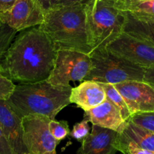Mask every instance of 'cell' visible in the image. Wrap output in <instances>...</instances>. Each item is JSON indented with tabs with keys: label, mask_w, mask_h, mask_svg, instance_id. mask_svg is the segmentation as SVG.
Segmentation results:
<instances>
[{
	"label": "cell",
	"mask_w": 154,
	"mask_h": 154,
	"mask_svg": "<svg viewBox=\"0 0 154 154\" xmlns=\"http://www.w3.org/2000/svg\"><path fill=\"white\" fill-rule=\"evenodd\" d=\"M109 51L142 68L154 66V45L122 32L107 47Z\"/></svg>",
	"instance_id": "8"
},
{
	"label": "cell",
	"mask_w": 154,
	"mask_h": 154,
	"mask_svg": "<svg viewBox=\"0 0 154 154\" xmlns=\"http://www.w3.org/2000/svg\"><path fill=\"white\" fill-rule=\"evenodd\" d=\"M88 123L87 120L83 119L81 122L75 123L69 132V136L79 142H82L90 134Z\"/></svg>",
	"instance_id": "23"
},
{
	"label": "cell",
	"mask_w": 154,
	"mask_h": 154,
	"mask_svg": "<svg viewBox=\"0 0 154 154\" xmlns=\"http://www.w3.org/2000/svg\"><path fill=\"white\" fill-rule=\"evenodd\" d=\"M84 119L92 125L120 132L126 122L122 119L119 110L107 100L98 106L84 111Z\"/></svg>",
	"instance_id": "14"
},
{
	"label": "cell",
	"mask_w": 154,
	"mask_h": 154,
	"mask_svg": "<svg viewBox=\"0 0 154 154\" xmlns=\"http://www.w3.org/2000/svg\"><path fill=\"white\" fill-rule=\"evenodd\" d=\"M100 84L105 92L106 100L110 102L112 105H114L119 110L122 119L125 122L128 121L131 117V114L127 107V105L125 104V100L116 90L114 85L110 84H103V83H100Z\"/></svg>",
	"instance_id": "17"
},
{
	"label": "cell",
	"mask_w": 154,
	"mask_h": 154,
	"mask_svg": "<svg viewBox=\"0 0 154 154\" xmlns=\"http://www.w3.org/2000/svg\"><path fill=\"white\" fill-rule=\"evenodd\" d=\"M36 1L37 2L45 14L51 9L57 7L59 3V0H36Z\"/></svg>",
	"instance_id": "26"
},
{
	"label": "cell",
	"mask_w": 154,
	"mask_h": 154,
	"mask_svg": "<svg viewBox=\"0 0 154 154\" xmlns=\"http://www.w3.org/2000/svg\"><path fill=\"white\" fill-rule=\"evenodd\" d=\"M72 87H59L47 81L16 85L7 103L19 117L44 116L54 120L62 109L70 104Z\"/></svg>",
	"instance_id": "3"
},
{
	"label": "cell",
	"mask_w": 154,
	"mask_h": 154,
	"mask_svg": "<svg viewBox=\"0 0 154 154\" xmlns=\"http://www.w3.org/2000/svg\"><path fill=\"white\" fill-rule=\"evenodd\" d=\"M48 128L52 136L59 143L60 142V141L65 139L68 135H69L70 132L68 123L65 120H61V121H56L55 120H50L48 123Z\"/></svg>",
	"instance_id": "20"
},
{
	"label": "cell",
	"mask_w": 154,
	"mask_h": 154,
	"mask_svg": "<svg viewBox=\"0 0 154 154\" xmlns=\"http://www.w3.org/2000/svg\"><path fill=\"white\" fill-rule=\"evenodd\" d=\"M0 154H14L0 126Z\"/></svg>",
	"instance_id": "25"
},
{
	"label": "cell",
	"mask_w": 154,
	"mask_h": 154,
	"mask_svg": "<svg viewBox=\"0 0 154 154\" xmlns=\"http://www.w3.org/2000/svg\"><path fill=\"white\" fill-rule=\"evenodd\" d=\"M18 32L6 24L0 26V60L8 49Z\"/></svg>",
	"instance_id": "19"
},
{
	"label": "cell",
	"mask_w": 154,
	"mask_h": 154,
	"mask_svg": "<svg viewBox=\"0 0 154 154\" xmlns=\"http://www.w3.org/2000/svg\"><path fill=\"white\" fill-rule=\"evenodd\" d=\"M118 6L124 11L132 14L154 17V0H139Z\"/></svg>",
	"instance_id": "18"
},
{
	"label": "cell",
	"mask_w": 154,
	"mask_h": 154,
	"mask_svg": "<svg viewBox=\"0 0 154 154\" xmlns=\"http://www.w3.org/2000/svg\"><path fill=\"white\" fill-rule=\"evenodd\" d=\"M129 120L142 129L154 132V111L134 114Z\"/></svg>",
	"instance_id": "21"
},
{
	"label": "cell",
	"mask_w": 154,
	"mask_h": 154,
	"mask_svg": "<svg viewBox=\"0 0 154 154\" xmlns=\"http://www.w3.org/2000/svg\"><path fill=\"white\" fill-rule=\"evenodd\" d=\"M57 53L40 26L24 29L0 60L2 73L21 84L46 81L54 69Z\"/></svg>",
	"instance_id": "1"
},
{
	"label": "cell",
	"mask_w": 154,
	"mask_h": 154,
	"mask_svg": "<svg viewBox=\"0 0 154 154\" xmlns=\"http://www.w3.org/2000/svg\"><path fill=\"white\" fill-rule=\"evenodd\" d=\"M1 14H2V13H0V26L2 25V24H3L2 23V19H1Z\"/></svg>",
	"instance_id": "31"
},
{
	"label": "cell",
	"mask_w": 154,
	"mask_h": 154,
	"mask_svg": "<svg viewBox=\"0 0 154 154\" xmlns=\"http://www.w3.org/2000/svg\"><path fill=\"white\" fill-rule=\"evenodd\" d=\"M15 85L11 80L5 76L0 67V100H7L14 90Z\"/></svg>",
	"instance_id": "24"
},
{
	"label": "cell",
	"mask_w": 154,
	"mask_h": 154,
	"mask_svg": "<svg viewBox=\"0 0 154 154\" xmlns=\"http://www.w3.org/2000/svg\"><path fill=\"white\" fill-rule=\"evenodd\" d=\"M119 135L140 148L154 152V132L142 129L130 120L125 123Z\"/></svg>",
	"instance_id": "16"
},
{
	"label": "cell",
	"mask_w": 154,
	"mask_h": 154,
	"mask_svg": "<svg viewBox=\"0 0 154 154\" xmlns=\"http://www.w3.org/2000/svg\"><path fill=\"white\" fill-rule=\"evenodd\" d=\"M123 32L154 45V17L125 12Z\"/></svg>",
	"instance_id": "15"
},
{
	"label": "cell",
	"mask_w": 154,
	"mask_h": 154,
	"mask_svg": "<svg viewBox=\"0 0 154 154\" xmlns=\"http://www.w3.org/2000/svg\"><path fill=\"white\" fill-rule=\"evenodd\" d=\"M92 0H59L57 7L72 5H87Z\"/></svg>",
	"instance_id": "27"
},
{
	"label": "cell",
	"mask_w": 154,
	"mask_h": 154,
	"mask_svg": "<svg viewBox=\"0 0 154 154\" xmlns=\"http://www.w3.org/2000/svg\"><path fill=\"white\" fill-rule=\"evenodd\" d=\"M24 154H30V153H24Z\"/></svg>",
	"instance_id": "32"
},
{
	"label": "cell",
	"mask_w": 154,
	"mask_h": 154,
	"mask_svg": "<svg viewBox=\"0 0 154 154\" xmlns=\"http://www.w3.org/2000/svg\"><path fill=\"white\" fill-rule=\"evenodd\" d=\"M42 29L51 39L57 51H79L90 55L86 5L56 7L45 14Z\"/></svg>",
	"instance_id": "2"
},
{
	"label": "cell",
	"mask_w": 154,
	"mask_h": 154,
	"mask_svg": "<svg viewBox=\"0 0 154 154\" xmlns=\"http://www.w3.org/2000/svg\"><path fill=\"white\" fill-rule=\"evenodd\" d=\"M0 126L14 153H27L22 119L14 112L6 100H0Z\"/></svg>",
	"instance_id": "11"
},
{
	"label": "cell",
	"mask_w": 154,
	"mask_h": 154,
	"mask_svg": "<svg viewBox=\"0 0 154 154\" xmlns=\"http://www.w3.org/2000/svg\"><path fill=\"white\" fill-rule=\"evenodd\" d=\"M117 150L123 154H154V152L143 150L132 143L127 141L118 135Z\"/></svg>",
	"instance_id": "22"
},
{
	"label": "cell",
	"mask_w": 154,
	"mask_h": 154,
	"mask_svg": "<svg viewBox=\"0 0 154 154\" xmlns=\"http://www.w3.org/2000/svg\"><path fill=\"white\" fill-rule=\"evenodd\" d=\"M106 100V95L100 83L84 81L79 86L72 87L69 102L75 104L84 111L98 106Z\"/></svg>",
	"instance_id": "13"
},
{
	"label": "cell",
	"mask_w": 154,
	"mask_h": 154,
	"mask_svg": "<svg viewBox=\"0 0 154 154\" xmlns=\"http://www.w3.org/2000/svg\"><path fill=\"white\" fill-rule=\"evenodd\" d=\"M50 119L44 116H27L22 119L24 141L30 154H57L58 141L49 131Z\"/></svg>",
	"instance_id": "7"
},
{
	"label": "cell",
	"mask_w": 154,
	"mask_h": 154,
	"mask_svg": "<svg viewBox=\"0 0 154 154\" xmlns=\"http://www.w3.org/2000/svg\"><path fill=\"white\" fill-rule=\"evenodd\" d=\"M1 19L18 32L42 25L45 13L36 0H17L11 10L2 14Z\"/></svg>",
	"instance_id": "9"
},
{
	"label": "cell",
	"mask_w": 154,
	"mask_h": 154,
	"mask_svg": "<svg viewBox=\"0 0 154 154\" xmlns=\"http://www.w3.org/2000/svg\"><path fill=\"white\" fill-rule=\"evenodd\" d=\"M119 132L92 125L91 132L82 142L77 154H116Z\"/></svg>",
	"instance_id": "12"
},
{
	"label": "cell",
	"mask_w": 154,
	"mask_h": 154,
	"mask_svg": "<svg viewBox=\"0 0 154 154\" xmlns=\"http://www.w3.org/2000/svg\"><path fill=\"white\" fill-rule=\"evenodd\" d=\"M91 66L90 56L79 51H57L54 69L46 80L59 87H68L70 81H84Z\"/></svg>",
	"instance_id": "6"
},
{
	"label": "cell",
	"mask_w": 154,
	"mask_h": 154,
	"mask_svg": "<svg viewBox=\"0 0 154 154\" xmlns=\"http://www.w3.org/2000/svg\"><path fill=\"white\" fill-rule=\"evenodd\" d=\"M86 15L92 51L106 48L123 32L125 14L116 0H92L86 5Z\"/></svg>",
	"instance_id": "4"
},
{
	"label": "cell",
	"mask_w": 154,
	"mask_h": 154,
	"mask_svg": "<svg viewBox=\"0 0 154 154\" xmlns=\"http://www.w3.org/2000/svg\"><path fill=\"white\" fill-rule=\"evenodd\" d=\"M89 56L91 66L84 81L113 85L125 81H143L144 68L115 55L107 48L95 50Z\"/></svg>",
	"instance_id": "5"
},
{
	"label": "cell",
	"mask_w": 154,
	"mask_h": 154,
	"mask_svg": "<svg viewBox=\"0 0 154 154\" xmlns=\"http://www.w3.org/2000/svg\"><path fill=\"white\" fill-rule=\"evenodd\" d=\"M125 100L131 116L154 111V88L143 81H131L114 84Z\"/></svg>",
	"instance_id": "10"
},
{
	"label": "cell",
	"mask_w": 154,
	"mask_h": 154,
	"mask_svg": "<svg viewBox=\"0 0 154 154\" xmlns=\"http://www.w3.org/2000/svg\"><path fill=\"white\" fill-rule=\"evenodd\" d=\"M136 1H139V0H116V4H117L118 5H124L126 4V3L132 2Z\"/></svg>",
	"instance_id": "30"
},
{
	"label": "cell",
	"mask_w": 154,
	"mask_h": 154,
	"mask_svg": "<svg viewBox=\"0 0 154 154\" xmlns=\"http://www.w3.org/2000/svg\"><path fill=\"white\" fill-rule=\"evenodd\" d=\"M143 81L154 88V66L145 69Z\"/></svg>",
	"instance_id": "28"
},
{
	"label": "cell",
	"mask_w": 154,
	"mask_h": 154,
	"mask_svg": "<svg viewBox=\"0 0 154 154\" xmlns=\"http://www.w3.org/2000/svg\"><path fill=\"white\" fill-rule=\"evenodd\" d=\"M17 0H0V13H5L11 9Z\"/></svg>",
	"instance_id": "29"
}]
</instances>
